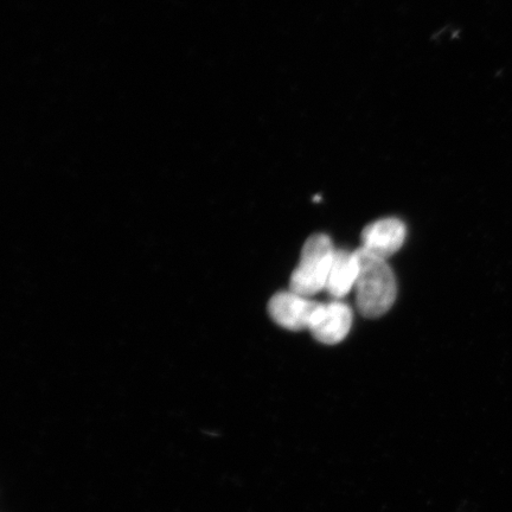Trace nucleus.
Here are the masks:
<instances>
[{"instance_id":"obj_1","label":"nucleus","mask_w":512,"mask_h":512,"mask_svg":"<svg viewBox=\"0 0 512 512\" xmlns=\"http://www.w3.org/2000/svg\"><path fill=\"white\" fill-rule=\"evenodd\" d=\"M355 252L360 265L355 285L357 310L366 318L382 317L392 309L398 296L395 274L387 260L362 247Z\"/></svg>"},{"instance_id":"obj_2","label":"nucleus","mask_w":512,"mask_h":512,"mask_svg":"<svg viewBox=\"0 0 512 512\" xmlns=\"http://www.w3.org/2000/svg\"><path fill=\"white\" fill-rule=\"evenodd\" d=\"M335 253L336 249L328 235L310 236L291 275L290 290L309 298L325 291Z\"/></svg>"},{"instance_id":"obj_3","label":"nucleus","mask_w":512,"mask_h":512,"mask_svg":"<svg viewBox=\"0 0 512 512\" xmlns=\"http://www.w3.org/2000/svg\"><path fill=\"white\" fill-rule=\"evenodd\" d=\"M320 303L296 292H279L268 303V313L275 323L286 330H309Z\"/></svg>"},{"instance_id":"obj_4","label":"nucleus","mask_w":512,"mask_h":512,"mask_svg":"<svg viewBox=\"0 0 512 512\" xmlns=\"http://www.w3.org/2000/svg\"><path fill=\"white\" fill-rule=\"evenodd\" d=\"M406 235L405 223L395 217H387L370 223L363 229L362 248L388 261L390 256L400 251Z\"/></svg>"},{"instance_id":"obj_5","label":"nucleus","mask_w":512,"mask_h":512,"mask_svg":"<svg viewBox=\"0 0 512 512\" xmlns=\"http://www.w3.org/2000/svg\"><path fill=\"white\" fill-rule=\"evenodd\" d=\"M351 326L352 310L350 306L335 300V302L320 305L309 330L318 342L334 345L344 341Z\"/></svg>"},{"instance_id":"obj_6","label":"nucleus","mask_w":512,"mask_h":512,"mask_svg":"<svg viewBox=\"0 0 512 512\" xmlns=\"http://www.w3.org/2000/svg\"><path fill=\"white\" fill-rule=\"evenodd\" d=\"M360 272L356 252L336 249L334 261L325 291L336 300L342 299L354 290Z\"/></svg>"}]
</instances>
